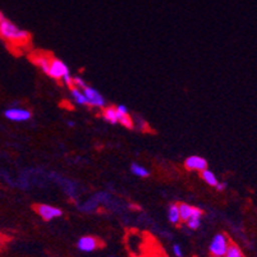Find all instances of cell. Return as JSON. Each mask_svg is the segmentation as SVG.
I'll list each match as a JSON object with an SVG mask.
<instances>
[{
	"mask_svg": "<svg viewBox=\"0 0 257 257\" xmlns=\"http://www.w3.org/2000/svg\"><path fill=\"white\" fill-rule=\"evenodd\" d=\"M215 188L218 189L219 192H223V191H225L226 189V183L225 182H218L216 186H215Z\"/></svg>",
	"mask_w": 257,
	"mask_h": 257,
	"instance_id": "22",
	"label": "cell"
},
{
	"mask_svg": "<svg viewBox=\"0 0 257 257\" xmlns=\"http://www.w3.org/2000/svg\"><path fill=\"white\" fill-rule=\"evenodd\" d=\"M83 95L86 97V102H87L88 106L97 107V109H104L106 106V101H105V97L102 96L101 93L97 90H95L91 86H86L83 88Z\"/></svg>",
	"mask_w": 257,
	"mask_h": 257,
	"instance_id": "3",
	"label": "cell"
},
{
	"mask_svg": "<svg viewBox=\"0 0 257 257\" xmlns=\"http://www.w3.org/2000/svg\"><path fill=\"white\" fill-rule=\"evenodd\" d=\"M0 36L7 43L16 46L26 45L30 41L29 32L9 21L2 12H0Z\"/></svg>",
	"mask_w": 257,
	"mask_h": 257,
	"instance_id": "1",
	"label": "cell"
},
{
	"mask_svg": "<svg viewBox=\"0 0 257 257\" xmlns=\"http://www.w3.org/2000/svg\"><path fill=\"white\" fill-rule=\"evenodd\" d=\"M102 118L111 124H116L118 123V115H116L115 107L113 106H105L102 110Z\"/></svg>",
	"mask_w": 257,
	"mask_h": 257,
	"instance_id": "13",
	"label": "cell"
},
{
	"mask_svg": "<svg viewBox=\"0 0 257 257\" xmlns=\"http://www.w3.org/2000/svg\"><path fill=\"white\" fill-rule=\"evenodd\" d=\"M67 124H68L69 127H74V123H73V121H68V123H67Z\"/></svg>",
	"mask_w": 257,
	"mask_h": 257,
	"instance_id": "23",
	"label": "cell"
},
{
	"mask_svg": "<svg viewBox=\"0 0 257 257\" xmlns=\"http://www.w3.org/2000/svg\"><path fill=\"white\" fill-rule=\"evenodd\" d=\"M195 209H196V207L192 206V205L184 204V202L179 204L178 205V210H179V216H181V221L186 223V221L188 220L189 216L193 214Z\"/></svg>",
	"mask_w": 257,
	"mask_h": 257,
	"instance_id": "11",
	"label": "cell"
},
{
	"mask_svg": "<svg viewBox=\"0 0 257 257\" xmlns=\"http://www.w3.org/2000/svg\"><path fill=\"white\" fill-rule=\"evenodd\" d=\"M224 257H244V256H243L242 249H240L237 244H234V243H230V246H229L228 251H226L225 256Z\"/></svg>",
	"mask_w": 257,
	"mask_h": 257,
	"instance_id": "17",
	"label": "cell"
},
{
	"mask_svg": "<svg viewBox=\"0 0 257 257\" xmlns=\"http://www.w3.org/2000/svg\"><path fill=\"white\" fill-rule=\"evenodd\" d=\"M173 252L177 257H183V248H182L181 244H174L173 246Z\"/></svg>",
	"mask_w": 257,
	"mask_h": 257,
	"instance_id": "20",
	"label": "cell"
},
{
	"mask_svg": "<svg viewBox=\"0 0 257 257\" xmlns=\"http://www.w3.org/2000/svg\"><path fill=\"white\" fill-rule=\"evenodd\" d=\"M71 96L76 104L87 105V102H86V97L85 95H83L82 90H79V88H76V87H71Z\"/></svg>",
	"mask_w": 257,
	"mask_h": 257,
	"instance_id": "16",
	"label": "cell"
},
{
	"mask_svg": "<svg viewBox=\"0 0 257 257\" xmlns=\"http://www.w3.org/2000/svg\"><path fill=\"white\" fill-rule=\"evenodd\" d=\"M201 178H202V181H204L205 183L209 184V186H211V187H215L216 186V183L219 182L218 178H216V175H215L214 173L209 169L204 170V172H201Z\"/></svg>",
	"mask_w": 257,
	"mask_h": 257,
	"instance_id": "15",
	"label": "cell"
},
{
	"mask_svg": "<svg viewBox=\"0 0 257 257\" xmlns=\"http://www.w3.org/2000/svg\"><path fill=\"white\" fill-rule=\"evenodd\" d=\"M50 60L51 58H49L48 55H45V54H37V55H35L34 57L35 64H36L37 67H39V68L46 74H48L49 67H50Z\"/></svg>",
	"mask_w": 257,
	"mask_h": 257,
	"instance_id": "10",
	"label": "cell"
},
{
	"mask_svg": "<svg viewBox=\"0 0 257 257\" xmlns=\"http://www.w3.org/2000/svg\"><path fill=\"white\" fill-rule=\"evenodd\" d=\"M62 81H63V82L65 83V85L68 86L69 88H71V87H73V77H72L71 74H68V76H65L64 78L62 79Z\"/></svg>",
	"mask_w": 257,
	"mask_h": 257,
	"instance_id": "21",
	"label": "cell"
},
{
	"mask_svg": "<svg viewBox=\"0 0 257 257\" xmlns=\"http://www.w3.org/2000/svg\"><path fill=\"white\" fill-rule=\"evenodd\" d=\"M116 115H118V123H120L121 125H124L125 128H133V120L130 114L116 113Z\"/></svg>",
	"mask_w": 257,
	"mask_h": 257,
	"instance_id": "18",
	"label": "cell"
},
{
	"mask_svg": "<svg viewBox=\"0 0 257 257\" xmlns=\"http://www.w3.org/2000/svg\"><path fill=\"white\" fill-rule=\"evenodd\" d=\"M36 212L45 221H50V220H53V219L60 218V216L63 215V211L59 209V207L51 206V205H46V204L37 205Z\"/></svg>",
	"mask_w": 257,
	"mask_h": 257,
	"instance_id": "6",
	"label": "cell"
},
{
	"mask_svg": "<svg viewBox=\"0 0 257 257\" xmlns=\"http://www.w3.org/2000/svg\"><path fill=\"white\" fill-rule=\"evenodd\" d=\"M109 257H115V256H109Z\"/></svg>",
	"mask_w": 257,
	"mask_h": 257,
	"instance_id": "25",
	"label": "cell"
},
{
	"mask_svg": "<svg viewBox=\"0 0 257 257\" xmlns=\"http://www.w3.org/2000/svg\"><path fill=\"white\" fill-rule=\"evenodd\" d=\"M131 172H132V174L136 175V177H140V178H147L150 175V170L147 169V168L142 167V165L137 164V163H133L131 165Z\"/></svg>",
	"mask_w": 257,
	"mask_h": 257,
	"instance_id": "14",
	"label": "cell"
},
{
	"mask_svg": "<svg viewBox=\"0 0 257 257\" xmlns=\"http://www.w3.org/2000/svg\"><path fill=\"white\" fill-rule=\"evenodd\" d=\"M184 167H186L187 170H191V172H200V173L209 169L206 159L198 155L188 156V158L186 159V161H184Z\"/></svg>",
	"mask_w": 257,
	"mask_h": 257,
	"instance_id": "7",
	"label": "cell"
},
{
	"mask_svg": "<svg viewBox=\"0 0 257 257\" xmlns=\"http://www.w3.org/2000/svg\"><path fill=\"white\" fill-rule=\"evenodd\" d=\"M86 86H87V83L85 82V79L81 78V77H73V87L79 88V90H83Z\"/></svg>",
	"mask_w": 257,
	"mask_h": 257,
	"instance_id": "19",
	"label": "cell"
},
{
	"mask_svg": "<svg viewBox=\"0 0 257 257\" xmlns=\"http://www.w3.org/2000/svg\"><path fill=\"white\" fill-rule=\"evenodd\" d=\"M77 247L82 252H93L99 248L100 243L97 238L92 237V235H85V237L79 238L77 242Z\"/></svg>",
	"mask_w": 257,
	"mask_h": 257,
	"instance_id": "8",
	"label": "cell"
},
{
	"mask_svg": "<svg viewBox=\"0 0 257 257\" xmlns=\"http://www.w3.org/2000/svg\"><path fill=\"white\" fill-rule=\"evenodd\" d=\"M202 215H204V211H202L201 209H198V207H196L195 211H193V214L189 216L188 220H187L184 224H186L189 229L196 230V229L200 228L201 220H202Z\"/></svg>",
	"mask_w": 257,
	"mask_h": 257,
	"instance_id": "9",
	"label": "cell"
},
{
	"mask_svg": "<svg viewBox=\"0 0 257 257\" xmlns=\"http://www.w3.org/2000/svg\"><path fill=\"white\" fill-rule=\"evenodd\" d=\"M230 243L232 242L229 240L228 235L224 234V233L215 234L211 243H210V253L212 254V257H224L226 251H228L229 246H230Z\"/></svg>",
	"mask_w": 257,
	"mask_h": 257,
	"instance_id": "2",
	"label": "cell"
},
{
	"mask_svg": "<svg viewBox=\"0 0 257 257\" xmlns=\"http://www.w3.org/2000/svg\"><path fill=\"white\" fill-rule=\"evenodd\" d=\"M4 115L7 119L12 121H17V123H22V121H29L32 118V113L29 109L25 107H9L4 111Z\"/></svg>",
	"mask_w": 257,
	"mask_h": 257,
	"instance_id": "5",
	"label": "cell"
},
{
	"mask_svg": "<svg viewBox=\"0 0 257 257\" xmlns=\"http://www.w3.org/2000/svg\"><path fill=\"white\" fill-rule=\"evenodd\" d=\"M48 74L54 79H63L65 76H68L71 73H69L68 65L65 64L63 60L57 59V58H51Z\"/></svg>",
	"mask_w": 257,
	"mask_h": 257,
	"instance_id": "4",
	"label": "cell"
},
{
	"mask_svg": "<svg viewBox=\"0 0 257 257\" xmlns=\"http://www.w3.org/2000/svg\"><path fill=\"white\" fill-rule=\"evenodd\" d=\"M168 219H169L170 223L174 224V225H178L179 223H182L181 216H179L178 205L177 204L169 205V207H168Z\"/></svg>",
	"mask_w": 257,
	"mask_h": 257,
	"instance_id": "12",
	"label": "cell"
},
{
	"mask_svg": "<svg viewBox=\"0 0 257 257\" xmlns=\"http://www.w3.org/2000/svg\"><path fill=\"white\" fill-rule=\"evenodd\" d=\"M3 243V237H2V234H0V244Z\"/></svg>",
	"mask_w": 257,
	"mask_h": 257,
	"instance_id": "24",
	"label": "cell"
}]
</instances>
